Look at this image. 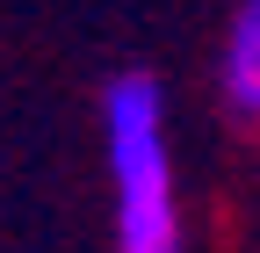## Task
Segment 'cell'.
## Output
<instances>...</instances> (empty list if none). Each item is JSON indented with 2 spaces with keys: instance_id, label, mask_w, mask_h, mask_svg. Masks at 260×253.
Instances as JSON below:
<instances>
[{
  "instance_id": "1",
  "label": "cell",
  "mask_w": 260,
  "mask_h": 253,
  "mask_svg": "<svg viewBox=\"0 0 260 253\" xmlns=\"http://www.w3.org/2000/svg\"><path fill=\"white\" fill-rule=\"evenodd\" d=\"M102 152L116 196V253H181V181L167 138V94L152 73H116L102 87Z\"/></svg>"
},
{
  "instance_id": "2",
  "label": "cell",
  "mask_w": 260,
  "mask_h": 253,
  "mask_svg": "<svg viewBox=\"0 0 260 253\" xmlns=\"http://www.w3.org/2000/svg\"><path fill=\"white\" fill-rule=\"evenodd\" d=\"M217 94L239 123H260V0H239L217 51Z\"/></svg>"
}]
</instances>
